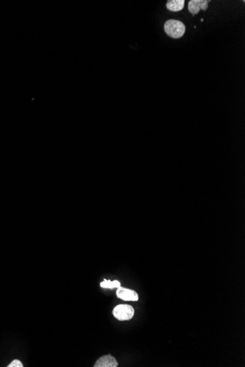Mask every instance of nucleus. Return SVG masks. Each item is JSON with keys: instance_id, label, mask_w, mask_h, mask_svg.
<instances>
[{"instance_id": "obj_1", "label": "nucleus", "mask_w": 245, "mask_h": 367, "mask_svg": "<svg viewBox=\"0 0 245 367\" xmlns=\"http://www.w3.org/2000/svg\"><path fill=\"white\" fill-rule=\"evenodd\" d=\"M164 32L170 38L178 39L182 38L186 31V27L183 22L175 19L167 21L164 25Z\"/></svg>"}, {"instance_id": "obj_2", "label": "nucleus", "mask_w": 245, "mask_h": 367, "mask_svg": "<svg viewBox=\"0 0 245 367\" xmlns=\"http://www.w3.org/2000/svg\"><path fill=\"white\" fill-rule=\"evenodd\" d=\"M113 315L120 321L130 320L134 315V310L131 306L121 304L116 306L113 311Z\"/></svg>"}, {"instance_id": "obj_3", "label": "nucleus", "mask_w": 245, "mask_h": 367, "mask_svg": "<svg viewBox=\"0 0 245 367\" xmlns=\"http://www.w3.org/2000/svg\"><path fill=\"white\" fill-rule=\"evenodd\" d=\"M117 289L116 295H117L118 298L125 301H138V294L135 291L127 289V288L122 287V286H119Z\"/></svg>"}, {"instance_id": "obj_4", "label": "nucleus", "mask_w": 245, "mask_h": 367, "mask_svg": "<svg viewBox=\"0 0 245 367\" xmlns=\"http://www.w3.org/2000/svg\"><path fill=\"white\" fill-rule=\"evenodd\" d=\"M209 1H206V0H191L188 4L189 11L193 16L198 14L201 10L206 11L208 9Z\"/></svg>"}, {"instance_id": "obj_5", "label": "nucleus", "mask_w": 245, "mask_h": 367, "mask_svg": "<svg viewBox=\"0 0 245 367\" xmlns=\"http://www.w3.org/2000/svg\"><path fill=\"white\" fill-rule=\"evenodd\" d=\"M119 366L116 358L111 355L102 356L95 362L94 367H117Z\"/></svg>"}, {"instance_id": "obj_6", "label": "nucleus", "mask_w": 245, "mask_h": 367, "mask_svg": "<svg viewBox=\"0 0 245 367\" xmlns=\"http://www.w3.org/2000/svg\"><path fill=\"white\" fill-rule=\"evenodd\" d=\"M184 0H170L166 4V7L172 12L181 11L184 7Z\"/></svg>"}, {"instance_id": "obj_7", "label": "nucleus", "mask_w": 245, "mask_h": 367, "mask_svg": "<svg viewBox=\"0 0 245 367\" xmlns=\"http://www.w3.org/2000/svg\"><path fill=\"white\" fill-rule=\"evenodd\" d=\"M100 286L102 288H107V289H113V288H119L121 286L120 282L115 280V281H110V280H104V282L100 284Z\"/></svg>"}, {"instance_id": "obj_8", "label": "nucleus", "mask_w": 245, "mask_h": 367, "mask_svg": "<svg viewBox=\"0 0 245 367\" xmlns=\"http://www.w3.org/2000/svg\"><path fill=\"white\" fill-rule=\"evenodd\" d=\"M24 365L22 363V362H20L19 360H17V359H15V360H13V362H11V363L10 364V365L7 366V367H23Z\"/></svg>"}]
</instances>
